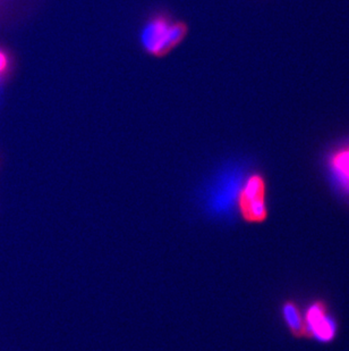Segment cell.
<instances>
[{
    "label": "cell",
    "mask_w": 349,
    "mask_h": 351,
    "mask_svg": "<svg viewBox=\"0 0 349 351\" xmlns=\"http://www.w3.org/2000/svg\"><path fill=\"white\" fill-rule=\"evenodd\" d=\"M244 180L237 169H227L218 174L205 193V207L214 215H227L238 207V198Z\"/></svg>",
    "instance_id": "6da1fadb"
},
{
    "label": "cell",
    "mask_w": 349,
    "mask_h": 351,
    "mask_svg": "<svg viewBox=\"0 0 349 351\" xmlns=\"http://www.w3.org/2000/svg\"><path fill=\"white\" fill-rule=\"evenodd\" d=\"M283 321L295 338H307V326L300 307L293 300L285 302L281 308Z\"/></svg>",
    "instance_id": "8992f818"
},
{
    "label": "cell",
    "mask_w": 349,
    "mask_h": 351,
    "mask_svg": "<svg viewBox=\"0 0 349 351\" xmlns=\"http://www.w3.org/2000/svg\"><path fill=\"white\" fill-rule=\"evenodd\" d=\"M10 69H12L10 55L0 47V88L3 86V81L10 75Z\"/></svg>",
    "instance_id": "52a82bcc"
},
{
    "label": "cell",
    "mask_w": 349,
    "mask_h": 351,
    "mask_svg": "<svg viewBox=\"0 0 349 351\" xmlns=\"http://www.w3.org/2000/svg\"><path fill=\"white\" fill-rule=\"evenodd\" d=\"M238 208L247 222L262 223L267 219L266 181L259 174H252L244 180L242 186Z\"/></svg>",
    "instance_id": "3957f363"
},
{
    "label": "cell",
    "mask_w": 349,
    "mask_h": 351,
    "mask_svg": "<svg viewBox=\"0 0 349 351\" xmlns=\"http://www.w3.org/2000/svg\"><path fill=\"white\" fill-rule=\"evenodd\" d=\"M307 326V338L315 339L316 341L329 343L337 335L336 319L330 314L326 302L316 300L307 307L304 315Z\"/></svg>",
    "instance_id": "277c9868"
},
{
    "label": "cell",
    "mask_w": 349,
    "mask_h": 351,
    "mask_svg": "<svg viewBox=\"0 0 349 351\" xmlns=\"http://www.w3.org/2000/svg\"><path fill=\"white\" fill-rule=\"evenodd\" d=\"M329 169L337 186L344 193H349V145L331 155Z\"/></svg>",
    "instance_id": "5b68a950"
},
{
    "label": "cell",
    "mask_w": 349,
    "mask_h": 351,
    "mask_svg": "<svg viewBox=\"0 0 349 351\" xmlns=\"http://www.w3.org/2000/svg\"><path fill=\"white\" fill-rule=\"evenodd\" d=\"M185 36L183 24L165 15H157L142 29V46L148 53L164 55L181 43Z\"/></svg>",
    "instance_id": "7a4b0ae2"
}]
</instances>
